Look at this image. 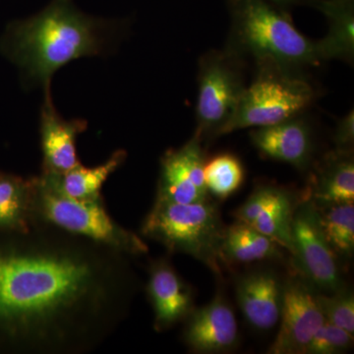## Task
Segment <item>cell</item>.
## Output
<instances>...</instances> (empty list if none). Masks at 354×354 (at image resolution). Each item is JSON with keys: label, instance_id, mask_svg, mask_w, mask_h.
<instances>
[{"label": "cell", "instance_id": "obj_1", "mask_svg": "<svg viewBox=\"0 0 354 354\" xmlns=\"http://www.w3.org/2000/svg\"><path fill=\"white\" fill-rule=\"evenodd\" d=\"M0 243V337L17 353L86 354L127 319L132 256L35 221Z\"/></svg>", "mask_w": 354, "mask_h": 354}, {"label": "cell", "instance_id": "obj_2", "mask_svg": "<svg viewBox=\"0 0 354 354\" xmlns=\"http://www.w3.org/2000/svg\"><path fill=\"white\" fill-rule=\"evenodd\" d=\"M118 34L120 25L84 13L74 0H50L12 26L8 50L27 81L48 94L57 70L77 58L106 55Z\"/></svg>", "mask_w": 354, "mask_h": 354}, {"label": "cell", "instance_id": "obj_3", "mask_svg": "<svg viewBox=\"0 0 354 354\" xmlns=\"http://www.w3.org/2000/svg\"><path fill=\"white\" fill-rule=\"evenodd\" d=\"M230 30L225 48L254 62L272 60L305 69L323 64L316 41L297 29L285 8L269 0H228Z\"/></svg>", "mask_w": 354, "mask_h": 354}, {"label": "cell", "instance_id": "obj_4", "mask_svg": "<svg viewBox=\"0 0 354 354\" xmlns=\"http://www.w3.org/2000/svg\"><path fill=\"white\" fill-rule=\"evenodd\" d=\"M253 80L245 91L223 135L276 124L304 114L315 102L318 90L304 69L272 60L255 62Z\"/></svg>", "mask_w": 354, "mask_h": 354}, {"label": "cell", "instance_id": "obj_5", "mask_svg": "<svg viewBox=\"0 0 354 354\" xmlns=\"http://www.w3.org/2000/svg\"><path fill=\"white\" fill-rule=\"evenodd\" d=\"M225 227L218 206L211 200L194 204L156 200L141 234L169 252L195 258L220 277L225 269L221 255Z\"/></svg>", "mask_w": 354, "mask_h": 354}, {"label": "cell", "instance_id": "obj_6", "mask_svg": "<svg viewBox=\"0 0 354 354\" xmlns=\"http://www.w3.org/2000/svg\"><path fill=\"white\" fill-rule=\"evenodd\" d=\"M35 221H41L69 234L87 237L127 253L132 257L149 252L146 242L113 221L104 206V198L77 200L65 196L44 176L34 177Z\"/></svg>", "mask_w": 354, "mask_h": 354}, {"label": "cell", "instance_id": "obj_7", "mask_svg": "<svg viewBox=\"0 0 354 354\" xmlns=\"http://www.w3.org/2000/svg\"><path fill=\"white\" fill-rule=\"evenodd\" d=\"M244 59L227 48L211 50L199 58L194 135L204 142L223 136L245 91Z\"/></svg>", "mask_w": 354, "mask_h": 354}, {"label": "cell", "instance_id": "obj_8", "mask_svg": "<svg viewBox=\"0 0 354 354\" xmlns=\"http://www.w3.org/2000/svg\"><path fill=\"white\" fill-rule=\"evenodd\" d=\"M291 236L293 264L302 278L324 292L341 290L337 256L323 234L315 204L304 195L293 216Z\"/></svg>", "mask_w": 354, "mask_h": 354}, {"label": "cell", "instance_id": "obj_9", "mask_svg": "<svg viewBox=\"0 0 354 354\" xmlns=\"http://www.w3.org/2000/svg\"><path fill=\"white\" fill-rule=\"evenodd\" d=\"M279 330L268 353L304 354L317 330L325 322L316 290L302 277L283 283Z\"/></svg>", "mask_w": 354, "mask_h": 354}, {"label": "cell", "instance_id": "obj_10", "mask_svg": "<svg viewBox=\"0 0 354 354\" xmlns=\"http://www.w3.org/2000/svg\"><path fill=\"white\" fill-rule=\"evenodd\" d=\"M206 164L201 140L193 135L178 149L167 151L160 158L157 197L178 204H194L211 200L206 183Z\"/></svg>", "mask_w": 354, "mask_h": 354}, {"label": "cell", "instance_id": "obj_11", "mask_svg": "<svg viewBox=\"0 0 354 354\" xmlns=\"http://www.w3.org/2000/svg\"><path fill=\"white\" fill-rule=\"evenodd\" d=\"M302 194L274 184H262L234 212L236 221L250 225L292 253L291 225Z\"/></svg>", "mask_w": 354, "mask_h": 354}, {"label": "cell", "instance_id": "obj_12", "mask_svg": "<svg viewBox=\"0 0 354 354\" xmlns=\"http://www.w3.org/2000/svg\"><path fill=\"white\" fill-rule=\"evenodd\" d=\"M184 344L192 353H225L239 344V325L234 309L221 293L185 319Z\"/></svg>", "mask_w": 354, "mask_h": 354}, {"label": "cell", "instance_id": "obj_13", "mask_svg": "<svg viewBox=\"0 0 354 354\" xmlns=\"http://www.w3.org/2000/svg\"><path fill=\"white\" fill-rule=\"evenodd\" d=\"M148 272L146 290L155 315L153 329L165 332L195 309L193 290L167 258L153 261Z\"/></svg>", "mask_w": 354, "mask_h": 354}, {"label": "cell", "instance_id": "obj_14", "mask_svg": "<svg viewBox=\"0 0 354 354\" xmlns=\"http://www.w3.org/2000/svg\"><path fill=\"white\" fill-rule=\"evenodd\" d=\"M253 146L263 157L306 171L314 153L313 132L304 114L268 127L253 128Z\"/></svg>", "mask_w": 354, "mask_h": 354}, {"label": "cell", "instance_id": "obj_15", "mask_svg": "<svg viewBox=\"0 0 354 354\" xmlns=\"http://www.w3.org/2000/svg\"><path fill=\"white\" fill-rule=\"evenodd\" d=\"M236 299L246 322L259 330L276 327L283 306V283L269 270H256L237 281Z\"/></svg>", "mask_w": 354, "mask_h": 354}, {"label": "cell", "instance_id": "obj_16", "mask_svg": "<svg viewBox=\"0 0 354 354\" xmlns=\"http://www.w3.org/2000/svg\"><path fill=\"white\" fill-rule=\"evenodd\" d=\"M87 129V121L65 120L53 106L50 93L44 94L41 111V147L44 174H62L79 164L76 140Z\"/></svg>", "mask_w": 354, "mask_h": 354}, {"label": "cell", "instance_id": "obj_17", "mask_svg": "<svg viewBox=\"0 0 354 354\" xmlns=\"http://www.w3.org/2000/svg\"><path fill=\"white\" fill-rule=\"evenodd\" d=\"M304 197L316 205L354 202L353 152L335 150L314 167Z\"/></svg>", "mask_w": 354, "mask_h": 354}, {"label": "cell", "instance_id": "obj_18", "mask_svg": "<svg viewBox=\"0 0 354 354\" xmlns=\"http://www.w3.org/2000/svg\"><path fill=\"white\" fill-rule=\"evenodd\" d=\"M312 6L327 20L328 31L316 41L321 62L339 60L353 64L354 0H314Z\"/></svg>", "mask_w": 354, "mask_h": 354}, {"label": "cell", "instance_id": "obj_19", "mask_svg": "<svg viewBox=\"0 0 354 354\" xmlns=\"http://www.w3.org/2000/svg\"><path fill=\"white\" fill-rule=\"evenodd\" d=\"M127 158V151L118 150L104 164L97 167H86L79 164L64 174L41 172V176L65 196L77 200L101 199L102 186L109 177L124 164Z\"/></svg>", "mask_w": 354, "mask_h": 354}, {"label": "cell", "instance_id": "obj_20", "mask_svg": "<svg viewBox=\"0 0 354 354\" xmlns=\"http://www.w3.org/2000/svg\"><path fill=\"white\" fill-rule=\"evenodd\" d=\"M221 260L225 268L234 264L279 260L281 246L255 228L236 221L225 227L221 246Z\"/></svg>", "mask_w": 354, "mask_h": 354}, {"label": "cell", "instance_id": "obj_21", "mask_svg": "<svg viewBox=\"0 0 354 354\" xmlns=\"http://www.w3.org/2000/svg\"><path fill=\"white\" fill-rule=\"evenodd\" d=\"M34 177L0 174V230H26L35 223Z\"/></svg>", "mask_w": 354, "mask_h": 354}, {"label": "cell", "instance_id": "obj_22", "mask_svg": "<svg viewBox=\"0 0 354 354\" xmlns=\"http://www.w3.org/2000/svg\"><path fill=\"white\" fill-rule=\"evenodd\" d=\"M315 206L323 234L335 255L337 257H353L354 251L353 202L327 205L315 204Z\"/></svg>", "mask_w": 354, "mask_h": 354}, {"label": "cell", "instance_id": "obj_23", "mask_svg": "<svg viewBox=\"0 0 354 354\" xmlns=\"http://www.w3.org/2000/svg\"><path fill=\"white\" fill-rule=\"evenodd\" d=\"M241 160L230 153H221L205 164L204 177L209 195L225 200L239 189L244 180Z\"/></svg>", "mask_w": 354, "mask_h": 354}, {"label": "cell", "instance_id": "obj_24", "mask_svg": "<svg viewBox=\"0 0 354 354\" xmlns=\"http://www.w3.org/2000/svg\"><path fill=\"white\" fill-rule=\"evenodd\" d=\"M317 300L325 321L342 329L354 333V297L351 291L341 290L323 295L316 291Z\"/></svg>", "mask_w": 354, "mask_h": 354}, {"label": "cell", "instance_id": "obj_25", "mask_svg": "<svg viewBox=\"0 0 354 354\" xmlns=\"http://www.w3.org/2000/svg\"><path fill=\"white\" fill-rule=\"evenodd\" d=\"M353 334L325 321L317 330L304 354H337L351 348Z\"/></svg>", "mask_w": 354, "mask_h": 354}, {"label": "cell", "instance_id": "obj_26", "mask_svg": "<svg viewBox=\"0 0 354 354\" xmlns=\"http://www.w3.org/2000/svg\"><path fill=\"white\" fill-rule=\"evenodd\" d=\"M335 150L353 152L354 145V111H349L344 118L337 121L333 135Z\"/></svg>", "mask_w": 354, "mask_h": 354}, {"label": "cell", "instance_id": "obj_27", "mask_svg": "<svg viewBox=\"0 0 354 354\" xmlns=\"http://www.w3.org/2000/svg\"><path fill=\"white\" fill-rule=\"evenodd\" d=\"M277 6L283 7L295 6H312L314 0H269Z\"/></svg>", "mask_w": 354, "mask_h": 354}]
</instances>
